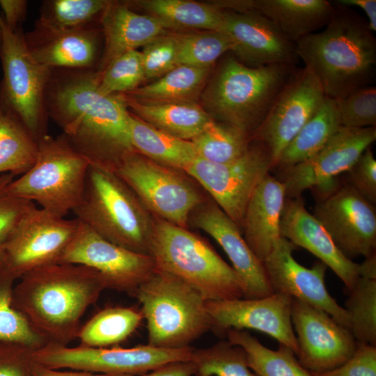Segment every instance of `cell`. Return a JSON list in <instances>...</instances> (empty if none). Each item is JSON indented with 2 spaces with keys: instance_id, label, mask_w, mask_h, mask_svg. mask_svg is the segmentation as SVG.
<instances>
[{
  "instance_id": "6da1fadb",
  "label": "cell",
  "mask_w": 376,
  "mask_h": 376,
  "mask_svg": "<svg viewBox=\"0 0 376 376\" xmlns=\"http://www.w3.org/2000/svg\"><path fill=\"white\" fill-rule=\"evenodd\" d=\"M95 70L52 69L45 93L49 118L91 165L115 172L135 152L123 94L105 95Z\"/></svg>"
},
{
  "instance_id": "7a4b0ae2",
  "label": "cell",
  "mask_w": 376,
  "mask_h": 376,
  "mask_svg": "<svg viewBox=\"0 0 376 376\" xmlns=\"http://www.w3.org/2000/svg\"><path fill=\"white\" fill-rule=\"evenodd\" d=\"M19 280L13 306L45 345H68L77 339L81 318L107 289L97 271L72 263L36 268Z\"/></svg>"
},
{
  "instance_id": "3957f363",
  "label": "cell",
  "mask_w": 376,
  "mask_h": 376,
  "mask_svg": "<svg viewBox=\"0 0 376 376\" xmlns=\"http://www.w3.org/2000/svg\"><path fill=\"white\" fill-rule=\"evenodd\" d=\"M297 56L319 79L327 97L341 99L373 81L376 40L368 22L343 6L323 31L295 42Z\"/></svg>"
},
{
  "instance_id": "277c9868",
  "label": "cell",
  "mask_w": 376,
  "mask_h": 376,
  "mask_svg": "<svg viewBox=\"0 0 376 376\" xmlns=\"http://www.w3.org/2000/svg\"><path fill=\"white\" fill-rule=\"evenodd\" d=\"M295 70L285 64L249 67L227 57L202 93V107L214 120L253 137Z\"/></svg>"
},
{
  "instance_id": "5b68a950",
  "label": "cell",
  "mask_w": 376,
  "mask_h": 376,
  "mask_svg": "<svg viewBox=\"0 0 376 376\" xmlns=\"http://www.w3.org/2000/svg\"><path fill=\"white\" fill-rule=\"evenodd\" d=\"M72 212L107 240L149 256L155 220L114 171L90 165L81 201Z\"/></svg>"
},
{
  "instance_id": "8992f818",
  "label": "cell",
  "mask_w": 376,
  "mask_h": 376,
  "mask_svg": "<svg viewBox=\"0 0 376 376\" xmlns=\"http://www.w3.org/2000/svg\"><path fill=\"white\" fill-rule=\"evenodd\" d=\"M149 256L155 269L183 281L205 301L244 297L242 281L233 267L211 245L186 228L155 219Z\"/></svg>"
},
{
  "instance_id": "52a82bcc",
  "label": "cell",
  "mask_w": 376,
  "mask_h": 376,
  "mask_svg": "<svg viewBox=\"0 0 376 376\" xmlns=\"http://www.w3.org/2000/svg\"><path fill=\"white\" fill-rule=\"evenodd\" d=\"M133 297L141 305L149 345L165 349L188 347L212 329L203 297L170 274L155 269Z\"/></svg>"
},
{
  "instance_id": "ba28073f",
  "label": "cell",
  "mask_w": 376,
  "mask_h": 376,
  "mask_svg": "<svg viewBox=\"0 0 376 376\" xmlns=\"http://www.w3.org/2000/svg\"><path fill=\"white\" fill-rule=\"evenodd\" d=\"M91 164L62 134H47L38 142L32 166L8 186L9 193L65 216L79 203Z\"/></svg>"
},
{
  "instance_id": "9c48e42d",
  "label": "cell",
  "mask_w": 376,
  "mask_h": 376,
  "mask_svg": "<svg viewBox=\"0 0 376 376\" xmlns=\"http://www.w3.org/2000/svg\"><path fill=\"white\" fill-rule=\"evenodd\" d=\"M0 59V107L16 116L38 142L48 134L45 93L52 69L31 56L22 28L12 30L4 21Z\"/></svg>"
},
{
  "instance_id": "30bf717a",
  "label": "cell",
  "mask_w": 376,
  "mask_h": 376,
  "mask_svg": "<svg viewBox=\"0 0 376 376\" xmlns=\"http://www.w3.org/2000/svg\"><path fill=\"white\" fill-rule=\"evenodd\" d=\"M193 350L192 347L165 349L148 344L132 347L46 344L33 351V359L52 368L134 376L143 375L169 363L191 361Z\"/></svg>"
},
{
  "instance_id": "8fae6325",
  "label": "cell",
  "mask_w": 376,
  "mask_h": 376,
  "mask_svg": "<svg viewBox=\"0 0 376 376\" xmlns=\"http://www.w3.org/2000/svg\"><path fill=\"white\" fill-rule=\"evenodd\" d=\"M79 224L76 218L67 219L33 204L4 242L1 267L17 280L34 269L60 263Z\"/></svg>"
},
{
  "instance_id": "7c38bea8",
  "label": "cell",
  "mask_w": 376,
  "mask_h": 376,
  "mask_svg": "<svg viewBox=\"0 0 376 376\" xmlns=\"http://www.w3.org/2000/svg\"><path fill=\"white\" fill-rule=\"evenodd\" d=\"M115 173L150 212L182 228H186L190 214L202 201L197 190L173 168L136 152L125 156Z\"/></svg>"
},
{
  "instance_id": "4fadbf2b",
  "label": "cell",
  "mask_w": 376,
  "mask_h": 376,
  "mask_svg": "<svg viewBox=\"0 0 376 376\" xmlns=\"http://www.w3.org/2000/svg\"><path fill=\"white\" fill-rule=\"evenodd\" d=\"M272 169L269 151L253 140L248 150L235 160L217 164L196 157L185 171L210 193L215 203L242 230L247 204Z\"/></svg>"
},
{
  "instance_id": "5bb4252c",
  "label": "cell",
  "mask_w": 376,
  "mask_h": 376,
  "mask_svg": "<svg viewBox=\"0 0 376 376\" xmlns=\"http://www.w3.org/2000/svg\"><path fill=\"white\" fill-rule=\"evenodd\" d=\"M348 259L376 253V210L349 183L318 198L313 214Z\"/></svg>"
},
{
  "instance_id": "9a60e30c",
  "label": "cell",
  "mask_w": 376,
  "mask_h": 376,
  "mask_svg": "<svg viewBox=\"0 0 376 376\" xmlns=\"http://www.w3.org/2000/svg\"><path fill=\"white\" fill-rule=\"evenodd\" d=\"M326 95L317 77L308 69L295 70L276 98L253 140L269 151L272 169L290 142L315 114Z\"/></svg>"
},
{
  "instance_id": "2e32d148",
  "label": "cell",
  "mask_w": 376,
  "mask_h": 376,
  "mask_svg": "<svg viewBox=\"0 0 376 376\" xmlns=\"http://www.w3.org/2000/svg\"><path fill=\"white\" fill-rule=\"evenodd\" d=\"M60 263L91 267L101 275L107 289L125 292L132 297L155 269L150 256L116 245L80 221Z\"/></svg>"
},
{
  "instance_id": "e0dca14e",
  "label": "cell",
  "mask_w": 376,
  "mask_h": 376,
  "mask_svg": "<svg viewBox=\"0 0 376 376\" xmlns=\"http://www.w3.org/2000/svg\"><path fill=\"white\" fill-rule=\"evenodd\" d=\"M291 320L298 343L297 358L312 373L332 370L354 354L357 341L350 330L324 311L292 298Z\"/></svg>"
},
{
  "instance_id": "ac0fdd59",
  "label": "cell",
  "mask_w": 376,
  "mask_h": 376,
  "mask_svg": "<svg viewBox=\"0 0 376 376\" xmlns=\"http://www.w3.org/2000/svg\"><path fill=\"white\" fill-rule=\"evenodd\" d=\"M376 140V127L340 126L327 143L310 159L281 170L279 180L285 197H301L306 189L333 183L336 175L347 172Z\"/></svg>"
},
{
  "instance_id": "d6986e66",
  "label": "cell",
  "mask_w": 376,
  "mask_h": 376,
  "mask_svg": "<svg viewBox=\"0 0 376 376\" xmlns=\"http://www.w3.org/2000/svg\"><path fill=\"white\" fill-rule=\"evenodd\" d=\"M292 297L282 293L258 299L205 301L212 329L226 336L229 329H254L291 349L296 357L298 343L291 320Z\"/></svg>"
},
{
  "instance_id": "ffe728a7",
  "label": "cell",
  "mask_w": 376,
  "mask_h": 376,
  "mask_svg": "<svg viewBox=\"0 0 376 376\" xmlns=\"http://www.w3.org/2000/svg\"><path fill=\"white\" fill-rule=\"evenodd\" d=\"M296 248L281 237L263 261L274 292L282 293L324 311L339 324L349 329L350 319L345 308L329 293L324 282L327 267L321 261L310 268L293 257Z\"/></svg>"
},
{
  "instance_id": "44dd1931",
  "label": "cell",
  "mask_w": 376,
  "mask_h": 376,
  "mask_svg": "<svg viewBox=\"0 0 376 376\" xmlns=\"http://www.w3.org/2000/svg\"><path fill=\"white\" fill-rule=\"evenodd\" d=\"M219 31L231 40L235 57L247 66L295 65L298 58L296 44L255 10H223V22Z\"/></svg>"
},
{
  "instance_id": "7402d4cb",
  "label": "cell",
  "mask_w": 376,
  "mask_h": 376,
  "mask_svg": "<svg viewBox=\"0 0 376 376\" xmlns=\"http://www.w3.org/2000/svg\"><path fill=\"white\" fill-rule=\"evenodd\" d=\"M101 36V25L65 29L38 19L24 40L33 58L50 69L94 70Z\"/></svg>"
},
{
  "instance_id": "603a6c76",
  "label": "cell",
  "mask_w": 376,
  "mask_h": 376,
  "mask_svg": "<svg viewBox=\"0 0 376 376\" xmlns=\"http://www.w3.org/2000/svg\"><path fill=\"white\" fill-rule=\"evenodd\" d=\"M195 225L222 247L244 285V299L272 295L263 263L250 249L239 226L217 205L209 203L194 217Z\"/></svg>"
},
{
  "instance_id": "cb8c5ba5",
  "label": "cell",
  "mask_w": 376,
  "mask_h": 376,
  "mask_svg": "<svg viewBox=\"0 0 376 376\" xmlns=\"http://www.w3.org/2000/svg\"><path fill=\"white\" fill-rule=\"evenodd\" d=\"M281 236L320 259L343 281L349 292L359 276V264L337 248L320 222L305 207L301 197L285 198L280 223Z\"/></svg>"
},
{
  "instance_id": "d4e9b609",
  "label": "cell",
  "mask_w": 376,
  "mask_h": 376,
  "mask_svg": "<svg viewBox=\"0 0 376 376\" xmlns=\"http://www.w3.org/2000/svg\"><path fill=\"white\" fill-rule=\"evenodd\" d=\"M285 198L284 185L269 173L247 204L242 234L250 249L263 263L281 237L280 223Z\"/></svg>"
},
{
  "instance_id": "484cf974",
  "label": "cell",
  "mask_w": 376,
  "mask_h": 376,
  "mask_svg": "<svg viewBox=\"0 0 376 376\" xmlns=\"http://www.w3.org/2000/svg\"><path fill=\"white\" fill-rule=\"evenodd\" d=\"M100 24L104 47L95 70L98 72H102L118 56L143 47L156 37L166 33L167 29L156 17L139 14L125 3L111 1Z\"/></svg>"
},
{
  "instance_id": "4316f807",
  "label": "cell",
  "mask_w": 376,
  "mask_h": 376,
  "mask_svg": "<svg viewBox=\"0 0 376 376\" xmlns=\"http://www.w3.org/2000/svg\"><path fill=\"white\" fill-rule=\"evenodd\" d=\"M244 10H255L295 43L325 26L336 8L325 0H244Z\"/></svg>"
},
{
  "instance_id": "83f0119b",
  "label": "cell",
  "mask_w": 376,
  "mask_h": 376,
  "mask_svg": "<svg viewBox=\"0 0 376 376\" xmlns=\"http://www.w3.org/2000/svg\"><path fill=\"white\" fill-rule=\"evenodd\" d=\"M124 95L127 109L155 128L191 141L214 121L202 106L191 102H142Z\"/></svg>"
},
{
  "instance_id": "f1b7e54d",
  "label": "cell",
  "mask_w": 376,
  "mask_h": 376,
  "mask_svg": "<svg viewBox=\"0 0 376 376\" xmlns=\"http://www.w3.org/2000/svg\"><path fill=\"white\" fill-rule=\"evenodd\" d=\"M130 141L135 152L169 167L185 171L197 157L190 141L173 136L148 125L130 111Z\"/></svg>"
},
{
  "instance_id": "f546056e",
  "label": "cell",
  "mask_w": 376,
  "mask_h": 376,
  "mask_svg": "<svg viewBox=\"0 0 376 376\" xmlns=\"http://www.w3.org/2000/svg\"><path fill=\"white\" fill-rule=\"evenodd\" d=\"M146 10L168 29L219 31L223 22V10L214 3L189 0H141L132 4Z\"/></svg>"
},
{
  "instance_id": "4dcf8cb0",
  "label": "cell",
  "mask_w": 376,
  "mask_h": 376,
  "mask_svg": "<svg viewBox=\"0 0 376 376\" xmlns=\"http://www.w3.org/2000/svg\"><path fill=\"white\" fill-rule=\"evenodd\" d=\"M340 126L336 100L326 97L319 110L284 149L276 168L285 169L310 159Z\"/></svg>"
},
{
  "instance_id": "1f68e13d",
  "label": "cell",
  "mask_w": 376,
  "mask_h": 376,
  "mask_svg": "<svg viewBox=\"0 0 376 376\" xmlns=\"http://www.w3.org/2000/svg\"><path fill=\"white\" fill-rule=\"evenodd\" d=\"M226 336L230 343L244 350L249 368L258 376H315L284 345L271 350L245 330L229 329Z\"/></svg>"
},
{
  "instance_id": "d6a6232c",
  "label": "cell",
  "mask_w": 376,
  "mask_h": 376,
  "mask_svg": "<svg viewBox=\"0 0 376 376\" xmlns=\"http://www.w3.org/2000/svg\"><path fill=\"white\" fill-rule=\"evenodd\" d=\"M211 69L178 65L157 81L124 95L142 102H196Z\"/></svg>"
},
{
  "instance_id": "836d02e7",
  "label": "cell",
  "mask_w": 376,
  "mask_h": 376,
  "mask_svg": "<svg viewBox=\"0 0 376 376\" xmlns=\"http://www.w3.org/2000/svg\"><path fill=\"white\" fill-rule=\"evenodd\" d=\"M143 315L141 308L107 307L81 325L77 339L81 346L109 347L126 340L138 328Z\"/></svg>"
},
{
  "instance_id": "e575fe53",
  "label": "cell",
  "mask_w": 376,
  "mask_h": 376,
  "mask_svg": "<svg viewBox=\"0 0 376 376\" xmlns=\"http://www.w3.org/2000/svg\"><path fill=\"white\" fill-rule=\"evenodd\" d=\"M38 142L21 120L0 107V175L26 173L34 164Z\"/></svg>"
},
{
  "instance_id": "d590c367",
  "label": "cell",
  "mask_w": 376,
  "mask_h": 376,
  "mask_svg": "<svg viewBox=\"0 0 376 376\" xmlns=\"http://www.w3.org/2000/svg\"><path fill=\"white\" fill-rule=\"evenodd\" d=\"M190 141L197 157L222 164L242 156L250 147L253 137L237 127L214 120Z\"/></svg>"
},
{
  "instance_id": "8d00e7d4",
  "label": "cell",
  "mask_w": 376,
  "mask_h": 376,
  "mask_svg": "<svg viewBox=\"0 0 376 376\" xmlns=\"http://www.w3.org/2000/svg\"><path fill=\"white\" fill-rule=\"evenodd\" d=\"M110 1L105 0L45 1L38 20L65 29L101 25V19Z\"/></svg>"
},
{
  "instance_id": "74e56055",
  "label": "cell",
  "mask_w": 376,
  "mask_h": 376,
  "mask_svg": "<svg viewBox=\"0 0 376 376\" xmlns=\"http://www.w3.org/2000/svg\"><path fill=\"white\" fill-rule=\"evenodd\" d=\"M348 293L350 331L357 343L376 346V279L359 276Z\"/></svg>"
},
{
  "instance_id": "f35d334b",
  "label": "cell",
  "mask_w": 376,
  "mask_h": 376,
  "mask_svg": "<svg viewBox=\"0 0 376 376\" xmlns=\"http://www.w3.org/2000/svg\"><path fill=\"white\" fill-rule=\"evenodd\" d=\"M178 65L212 68L224 54L231 52L230 38L221 31L174 33Z\"/></svg>"
},
{
  "instance_id": "ab89813d",
  "label": "cell",
  "mask_w": 376,
  "mask_h": 376,
  "mask_svg": "<svg viewBox=\"0 0 376 376\" xmlns=\"http://www.w3.org/2000/svg\"><path fill=\"white\" fill-rule=\"evenodd\" d=\"M191 361L196 376H258L250 370L244 350L228 340L194 348Z\"/></svg>"
},
{
  "instance_id": "60d3db41",
  "label": "cell",
  "mask_w": 376,
  "mask_h": 376,
  "mask_svg": "<svg viewBox=\"0 0 376 376\" xmlns=\"http://www.w3.org/2000/svg\"><path fill=\"white\" fill-rule=\"evenodd\" d=\"M15 280L0 263V342L21 344L33 350L45 345L13 306Z\"/></svg>"
},
{
  "instance_id": "b9f144b4",
  "label": "cell",
  "mask_w": 376,
  "mask_h": 376,
  "mask_svg": "<svg viewBox=\"0 0 376 376\" xmlns=\"http://www.w3.org/2000/svg\"><path fill=\"white\" fill-rule=\"evenodd\" d=\"M98 73V88L105 95L127 94L146 79L141 53L136 49L124 53Z\"/></svg>"
},
{
  "instance_id": "7bdbcfd3",
  "label": "cell",
  "mask_w": 376,
  "mask_h": 376,
  "mask_svg": "<svg viewBox=\"0 0 376 376\" xmlns=\"http://www.w3.org/2000/svg\"><path fill=\"white\" fill-rule=\"evenodd\" d=\"M341 126L365 128L376 125V88L366 86L336 100Z\"/></svg>"
},
{
  "instance_id": "ee69618b",
  "label": "cell",
  "mask_w": 376,
  "mask_h": 376,
  "mask_svg": "<svg viewBox=\"0 0 376 376\" xmlns=\"http://www.w3.org/2000/svg\"><path fill=\"white\" fill-rule=\"evenodd\" d=\"M143 47L141 53L146 79L160 77L178 66L174 33L159 36Z\"/></svg>"
},
{
  "instance_id": "f6af8a7d",
  "label": "cell",
  "mask_w": 376,
  "mask_h": 376,
  "mask_svg": "<svg viewBox=\"0 0 376 376\" xmlns=\"http://www.w3.org/2000/svg\"><path fill=\"white\" fill-rule=\"evenodd\" d=\"M14 177L8 173L0 175V244H4L22 215L34 204L9 193L8 186Z\"/></svg>"
},
{
  "instance_id": "bcb514c9",
  "label": "cell",
  "mask_w": 376,
  "mask_h": 376,
  "mask_svg": "<svg viewBox=\"0 0 376 376\" xmlns=\"http://www.w3.org/2000/svg\"><path fill=\"white\" fill-rule=\"evenodd\" d=\"M348 183L366 199L376 203V160L368 148L347 171Z\"/></svg>"
},
{
  "instance_id": "7dc6e473",
  "label": "cell",
  "mask_w": 376,
  "mask_h": 376,
  "mask_svg": "<svg viewBox=\"0 0 376 376\" xmlns=\"http://www.w3.org/2000/svg\"><path fill=\"white\" fill-rule=\"evenodd\" d=\"M27 346L0 342V376H33V352Z\"/></svg>"
},
{
  "instance_id": "c3c4849f",
  "label": "cell",
  "mask_w": 376,
  "mask_h": 376,
  "mask_svg": "<svg viewBox=\"0 0 376 376\" xmlns=\"http://www.w3.org/2000/svg\"><path fill=\"white\" fill-rule=\"evenodd\" d=\"M313 375L315 376H376V346L357 342L354 354L345 363L332 370Z\"/></svg>"
},
{
  "instance_id": "681fc988",
  "label": "cell",
  "mask_w": 376,
  "mask_h": 376,
  "mask_svg": "<svg viewBox=\"0 0 376 376\" xmlns=\"http://www.w3.org/2000/svg\"><path fill=\"white\" fill-rule=\"evenodd\" d=\"M28 3L24 0H0L4 17L3 21L6 26L12 30L20 27L24 20L27 12Z\"/></svg>"
},
{
  "instance_id": "f907efd6",
  "label": "cell",
  "mask_w": 376,
  "mask_h": 376,
  "mask_svg": "<svg viewBox=\"0 0 376 376\" xmlns=\"http://www.w3.org/2000/svg\"><path fill=\"white\" fill-rule=\"evenodd\" d=\"M195 373L191 361H175L167 363L142 376H192Z\"/></svg>"
},
{
  "instance_id": "816d5d0a",
  "label": "cell",
  "mask_w": 376,
  "mask_h": 376,
  "mask_svg": "<svg viewBox=\"0 0 376 376\" xmlns=\"http://www.w3.org/2000/svg\"><path fill=\"white\" fill-rule=\"evenodd\" d=\"M33 376H133L130 375H113L95 373L83 370H60L33 361L32 367Z\"/></svg>"
},
{
  "instance_id": "f5cc1de1",
  "label": "cell",
  "mask_w": 376,
  "mask_h": 376,
  "mask_svg": "<svg viewBox=\"0 0 376 376\" xmlns=\"http://www.w3.org/2000/svg\"><path fill=\"white\" fill-rule=\"evenodd\" d=\"M336 4L343 7L356 6L362 9L368 19V26L373 32L376 31V1L375 0H338Z\"/></svg>"
},
{
  "instance_id": "db71d44e",
  "label": "cell",
  "mask_w": 376,
  "mask_h": 376,
  "mask_svg": "<svg viewBox=\"0 0 376 376\" xmlns=\"http://www.w3.org/2000/svg\"><path fill=\"white\" fill-rule=\"evenodd\" d=\"M359 276L376 279V253L367 258L361 264H359Z\"/></svg>"
},
{
  "instance_id": "11a10c76",
  "label": "cell",
  "mask_w": 376,
  "mask_h": 376,
  "mask_svg": "<svg viewBox=\"0 0 376 376\" xmlns=\"http://www.w3.org/2000/svg\"><path fill=\"white\" fill-rule=\"evenodd\" d=\"M3 27V19L0 14V42L2 37Z\"/></svg>"
},
{
  "instance_id": "9f6ffc18",
  "label": "cell",
  "mask_w": 376,
  "mask_h": 376,
  "mask_svg": "<svg viewBox=\"0 0 376 376\" xmlns=\"http://www.w3.org/2000/svg\"><path fill=\"white\" fill-rule=\"evenodd\" d=\"M4 254V244H0V263L1 262Z\"/></svg>"
}]
</instances>
